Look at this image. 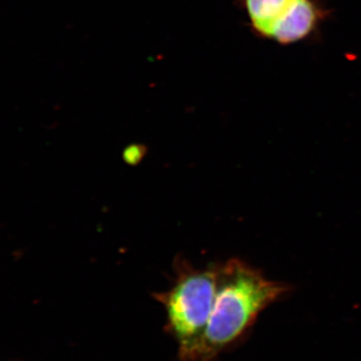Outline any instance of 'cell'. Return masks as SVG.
<instances>
[{"label": "cell", "mask_w": 361, "mask_h": 361, "mask_svg": "<svg viewBox=\"0 0 361 361\" xmlns=\"http://www.w3.org/2000/svg\"><path fill=\"white\" fill-rule=\"evenodd\" d=\"M174 271L170 288L153 297L165 310V330L178 344L179 353L191 348L208 325L217 292V263L197 268L177 257Z\"/></svg>", "instance_id": "7a4b0ae2"}, {"label": "cell", "mask_w": 361, "mask_h": 361, "mask_svg": "<svg viewBox=\"0 0 361 361\" xmlns=\"http://www.w3.org/2000/svg\"><path fill=\"white\" fill-rule=\"evenodd\" d=\"M291 0H241L252 32L261 39H269L273 25L286 11Z\"/></svg>", "instance_id": "277c9868"}, {"label": "cell", "mask_w": 361, "mask_h": 361, "mask_svg": "<svg viewBox=\"0 0 361 361\" xmlns=\"http://www.w3.org/2000/svg\"><path fill=\"white\" fill-rule=\"evenodd\" d=\"M329 14L320 0H291L273 25L269 39L281 45L303 42L319 30Z\"/></svg>", "instance_id": "3957f363"}, {"label": "cell", "mask_w": 361, "mask_h": 361, "mask_svg": "<svg viewBox=\"0 0 361 361\" xmlns=\"http://www.w3.org/2000/svg\"><path fill=\"white\" fill-rule=\"evenodd\" d=\"M290 290L240 260L217 263V292L205 331L180 361H218L248 336L259 315Z\"/></svg>", "instance_id": "6da1fadb"}]
</instances>
